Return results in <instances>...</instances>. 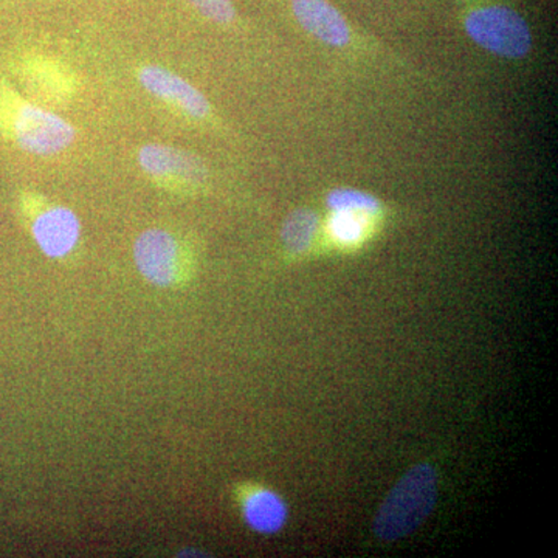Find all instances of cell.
<instances>
[{
  "label": "cell",
  "instance_id": "cell-11",
  "mask_svg": "<svg viewBox=\"0 0 558 558\" xmlns=\"http://www.w3.org/2000/svg\"><path fill=\"white\" fill-rule=\"evenodd\" d=\"M374 218L355 213H330L328 233L330 240L343 248L359 247L368 238Z\"/></svg>",
  "mask_w": 558,
  "mask_h": 558
},
{
  "label": "cell",
  "instance_id": "cell-13",
  "mask_svg": "<svg viewBox=\"0 0 558 558\" xmlns=\"http://www.w3.org/2000/svg\"><path fill=\"white\" fill-rule=\"evenodd\" d=\"M202 16L219 25H230L236 17L233 0H189Z\"/></svg>",
  "mask_w": 558,
  "mask_h": 558
},
{
  "label": "cell",
  "instance_id": "cell-5",
  "mask_svg": "<svg viewBox=\"0 0 558 558\" xmlns=\"http://www.w3.org/2000/svg\"><path fill=\"white\" fill-rule=\"evenodd\" d=\"M140 168L167 186L197 190L207 183L208 170L193 154L165 145H146L138 150Z\"/></svg>",
  "mask_w": 558,
  "mask_h": 558
},
{
  "label": "cell",
  "instance_id": "cell-6",
  "mask_svg": "<svg viewBox=\"0 0 558 558\" xmlns=\"http://www.w3.org/2000/svg\"><path fill=\"white\" fill-rule=\"evenodd\" d=\"M296 22L312 38L330 49L354 51L357 35L347 17L328 0H290Z\"/></svg>",
  "mask_w": 558,
  "mask_h": 558
},
{
  "label": "cell",
  "instance_id": "cell-3",
  "mask_svg": "<svg viewBox=\"0 0 558 558\" xmlns=\"http://www.w3.org/2000/svg\"><path fill=\"white\" fill-rule=\"evenodd\" d=\"M134 260L142 277L157 288H178L191 275L189 250L168 230L143 231L134 244Z\"/></svg>",
  "mask_w": 558,
  "mask_h": 558
},
{
  "label": "cell",
  "instance_id": "cell-14",
  "mask_svg": "<svg viewBox=\"0 0 558 558\" xmlns=\"http://www.w3.org/2000/svg\"><path fill=\"white\" fill-rule=\"evenodd\" d=\"M36 68L35 76L38 78V83L43 89L47 92H60L64 95L68 92V81H65L64 73L61 70L54 68L50 62H38Z\"/></svg>",
  "mask_w": 558,
  "mask_h": 558
},
{
  "label": "cell",
  "instance_id": "cell-8",
  "mask_svg": "<svg viewBox=\"0 0 558 558\" xmlns=\"http://www.w3.org/2000/svg\"><path fill=\"white\" fill-rule=\"evenodd\" d=\"M138 81L154 97L178 106L191 119L204 120L211 112L207 97L171 70L146 65L140 70Z\"/></svg>",
  "mask_w": 558,
  "mask_h": 558
},
{
  "label": "cell",
  "instance_id": "cell-7",
  "mask_svg": "<svg viewBox=\"0 0 558 558\" xmlns=\"http://www.w3.org/2000/svg\"><path fill=\"white\" fill-rule=\"evenodd\" d=\"M32 234L44 255L61 259L76 248L81 240L78 216L68 207L51 205L32 220Z\"/></svg>",
  "mask_w": 558,
  "mask_h": 558
},
{
  "label": "cell",
  "instance_id": "cell-2",
  "mask_svg": "<svg viewBox=\"0 0 558 558\" xmlns=\"http://www.w3.org/2000/svg\"><path fill=\"white\" fill-rule=\"evenodd\" d=\"M462 25L470 39L487 53L524 60L532 51V33L519 11L505 3H478L464 11Z\"/></svg>",
  "mask_w": 558,
  "mask_h": 558
},
{
  "label": "cell",
  "instance_id": "cell-10",
  "mask_svg": "<svg viewBox=\"0 0 558 558\" xmlns=\"http://www.w3.org/2000/svg\"><path fill=\"white\" fill-rule=\"evenodd\" d=\"M319 226H322V219L315 209L307 207L293 209L281 227L282 247L292 256L306 255L314 247Z\"/></svg>",
  "mask_w": 558,
  "mask_h": 558
},
{
  "label": "cell",
  "instance_id": "cell-1",
  "mask_svg": "<svg viewBox=\"0 0 558 558\" xmlns=\"http://www.w3.org/2000/svg\"><path fill=\"white\" fill-rule=\"evenodd\" d=\"M439 497L438 472L428 462L413 465L384 499L373 532L380 542H399L432 515Z\"/></svg>",
  "mask_w": 558,
  "mask_h": 558
},
{
  "label": "cell",
  "instance_id": "cell-12",
  "mask_svg": "<svg viewBox=\"0 0 558 558\" xmlns=\"http://www.w3.org/2000/svg\"><path fill=\"white\" fill-rule=\"evenodd\" d=\"M326 207L330 213H355L377 219L384 213L379 197L368 191L355 189H336L326 194Z\"/></svg>",
  "mask_w": 558,
  "mask_h": 558
},
{
  "label": "cell",
  "instance_id": "cell-9",
  "mask_svg": "<svg viewBox=\"0 0 558 558\" xmlns=\"http://www.w3.org/2000/svg\"><path fill=\"white\" fill-rule=\"evenodd\" d=\"M238 501L245 523L259 534H277L288 523V506L271 488L247 484L238 490Z\"/></svg>",
  "mask_w": 558,
  "mask_h": 558
},
{
  "label": "cell",
  "instance_id": "cell-4",
  "mask_svg": "<svg viewBox=\"0 0 558 558\" xmlns=\"http://www.w3.org/2000/svg\"><path fill=\"white\" fill-rule=\"evenodd\" d=\"M11 134L17 145L36 156H54L75 140L72 124L39 106L21 105L11 119Z\"/></svg>",
  "mask_w": 558,
  "mask_h": 558
}]
</instances>
